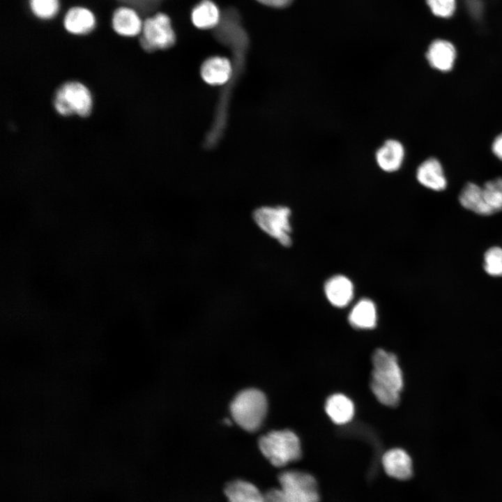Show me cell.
Segmentation results:
<instances>
[{"instance_id": "obj_1", "label": "cell", "mask_w": 502, "mask_h": 502, "mask_svg": "<svg viewBox=\"0 0 502 502\" xmlns=\"http://www.w3.org/2000/svg\"><path fill=\"white\" fill-rule=\"evenodd\" d=\"M372 365L370 387L373 394L381 404L397 406L403 388L402 372L397 357L378 349L373 353Z\"/></svg>"}, {"instance_id": "obj_2", "label": "cell", "mask_w": 502, "mask_h": 502, "mask_svg": "<svg viewBox=\"0 0 502 502\" xmlns=\"http://www.w3.org/2000/svg\"><path fill=\"white\" fill-rule=\"evenodd\" d=\"M267 409L266 396L254 388L242 390L230 404V411L234 422L249 432H256L260 428Z\"/></svg>"}, {"instance_id": "obj_3", "label": "cell", "mask_w": 502, "mask_h": 502, "mask_svg": "<svg viewBox=\"0 0 502 502\" xmlns=\"http://www.w3.org/2000/svg\"><path fill=\"white\" fill-rule=\"evenodd\" d=\"M264 456L276 467H283L301 457V446L297 435L290 430L271 431L259 439Z\"/></svg>"}, {"instance_id": "obj_4", "label": "cell", "mask_w": 502, "mask_h": 502, "mask_svg": "<svg viewBox=\"0 0 502 502\" xmlns=\"http://www.w3.org/2000/svg\"><path fill=\"white\" fill-rule=\"evenodd\" d=\"M291 211L287 206H261L252 213L257 226L266 234L277 240L281 245H291L290 224Z\"/></svg>"}, {"instance_id": "obj_5", "label": "cell", "mask_w": 502, "mask_h": 502, "mask_svg": "<svg viewBox=\"0 0 502 502\" xmlns=\"http://www.w3.org/2000/svg\"><path fill=\"white\" fill-rule=\"evenodd\" d=\"M54 106L63 116L77 114L87 116L92 107V98L89 89L78 82H68L56 91Z\"/></svg>"}, {"instance_id": "obj_6", "label": "cell", "mask_w": 502, "mask_h": 502, "mask_svg": "<svg viewBox=\"0 0 502 502\" xmlns=\"http://www.w3.org/2000/svg\"><path fill=\"white\" fill-rule=\"evenodd\" d=\"M278 481L288 502H320L318 484L312 475L287 470L280 473Z\"/></svg>"}, {"instance_id": "obj_7", "label": "cell", "mask_w": 502, "mask_h": 502, "mask_svg": "<svg viewBox=\"0 0 502 502\" xmlns=\"http://www.w3.org/2000/svg\"><path fill=\"white\" fill-rule=\"evenodd\" d=\"M175 40V33L167 15L158 13L143 23L139 41L144 50L153 52L167 49L173 46Z\"/></svg>"}, {"instance_id": "obj_8", "label": "cell", "mask_w": 502, "mask_h": 502, "mask_svg": "<svg viewBox=\"0 0 502 502\" xmlns=\"http://www.w3.org/2000/svg\"><path fill=\"white\" fill-rule=\"evenodd\" d=\"M381 464L385 472L393 478L404 480L412 476L411 457L401 448H393L384 452Z\"/></svg>"}, {"instance_id": "obj_9", "label": "cell", "mask_w": 502, "mask_h": 502, "mask_svg": "<svg viewBox=\"0 0 502 502\" xmlns=\"http://www.w3.org/2000/svg\"><path fill=\"white\" fill-rule=\"evenodd\" d=\"M404 155L403 144L397 139H388L376 150L375 160L382 171L393 173L400 169Z\"/></svg>"}, {"instance_id": "obj_10", "label": "cell", "mask_w": 502, "mask_h": 502, "mask_svg": "<svg viewBox=\"0 0 502 502\" xmlns=\"http://www.w3.org/2000/svg\"><path fill=\"white\" fill-rule=\"evenodd\" d=\"M324 292L327 299L333 306L344 307L353 297V285L346 276L334 275L325 283Z\"/></svg>"}, {"instance_id": "obj_11", "label": "cell", "mask_w": 502, "mask_h": 502, "mask_svg": "<svg viewBox=\"0 0 502 502\" xmlns=\"http://www.w3.org/2000/svg\"><path fill=\"white\" fill-rule=\"evenodd\" d=\"M426 57L433 68L443 72L450 71L456 57L455 48L447 40H436L430 44Z\"/></svg>"}, {"instance_id": "obj_12", "label": "cell", "mask_w": 502, "mask_h": 502, "mask_svg": "<svg viewBox=\"0 0 502 502\" xmlns=\"http://www.w3.org/2000/svg\"><path fill=\"white\" fill-rule=\"evenodd\" d=\"M416 178L422 185L435 191L443 190L447 185L442 166L434 158L424 160L418 167Z\"/></svg>"}, {"instance_id": "obj_13", "label": "cell", "mask_w": 502, "mask_h": 502, "mask_svg": "<svg viewBox=\"0 0 502 502\" xmlns=\"http://www.w3.org/2000/svg\"><path fill=\"white\" fill-rule=\"evenodd\" d=\"M232 69L230 61L225 57L213 56L204 61L201 68L203 79L211 85H222L230 78Z\"/></svg>"}, {"instance_id": "obj_14", "label": "cell", "mask_w": 502, "mask_h": 502, "mask_svg": "<svg viewBox=\"0 0 502 502\" xmlns=\"http://www.w3.org/2000/svg\"><path fill=\"white\" fill-rule=\"evenodd\" d=\"M459 201L461 205L478 215H490L494 211L487 204L482 188L473 183H467L462 188Z\"/></svg>"}, {"instance_id": "obj_15", "label": "cell", "mask_w": 502, "mask_h": 502, "mask_svg": "<svg viewBox=\"0 0 502 502\" xmlns=\"http://www.w3.org/2000/svg\"><path fill=\"white\" fill-rule=\"evenodd\" d=\"M325 410L331 420L337 425L347 423L354 415L353 402L340 393L334 394L327 399Z\"/></svg>"}, {"instance_id": "obj_16", "label": "cell", "mask_w": 502, "mask_h": 502, "mask_svg": "<svg viewBox=\"0 0 502 502\" xmlns=\"http://www.w3.org/2000/svg\"><path fill=\"white\" fill-rule=\"evenodd\" d=\"M225 493L229 502H265L264 494L254 485L243 480L229 482Z\"/></svg>"}, {"instance_id": "obj_17", "label": "cell", "mask_w": 502, "mask_h": 502, "mask_svg": "<svg viewBox=\"0 0 502 502\" xmlns=\"http://www.w3.org/2000/svg\"><path fill=\"white\" fill-rule=\"evenodd\" d=\"M376 309L370 299L360 300L352 308L349 315L350 324L358 329H371L376 324Z\"/></svg>"}, {"instance_id": "obj_18", "label": "cell", "mask_w": 502, "mask_h": 502, "mask_svg": "<svg viewBox=\"0 0 502 502\" xmlns=\"http://www.w3.org/2000/svg\"><path fill=\"white\" fill-rule=\"evenodd\" d=\"M112 25L115 31L119 34L134 36L141 31L143 24L134 10L122 7L114 12Z\"/></svg>"}, {"instance_id": "obj_19", "label": "cell", "mask_w": 502, "mask_h": 502, "mask_svg": "<svg viewBox=\"0 0 502 502\" xmlns=\"http://www.w3.org/2000/svg\"><path fill=\"white\" fill-rule=\"evenodd\" d=\"M221 16L217 6L210 0H203L192 10V22L194 25L202 29L215 28Z\"/></svg>"}, {"instance_id": "obj_20", "label": "cell", "mask_w": 502, "mask_h": 502, "mask_svg": "<svg viewBox=\"0 0 502 502\" xmlns=\"http://www.w3.org/2000/svg\"><path fill=\"white\" fill-rule=\"evenodd\" d=\"M95 24L93 15L89 10L75 7L68 10L64 18L67 31L75 34H83L93 29Z\"/></svg>"}, {"instance_id": "obj_21", "label": "cell", "mask_w": 502, "mask_h": 502, "mask_svg": "<svg viewBox=\"0 0 502 502\" xmlns=\"http://www.w3.org/2000/svg\"><path fill=\"white\" fill-rule=\"evenodd\" d=\"M485 199L494 211H502V177L486 182L482 188Z\"/></svg>"}, {"instance_id": "obj_22", "label": "cell", "mask_w": 502, "mask_h": 502, "mask_svg": "<svg viewBox=\"0 0 502 502\" xmlns=\"http://www.w3.org/2000/svg\"><path fill=\"white\" fill-rule=\"evenodd\" d=\"M484 269L493 277H502V248L494 246L489 248L484 255Z\"/></svg>"}, {"instance_id": "obj_23", "label": "cell", "mask_w": 502, "mask_h": 502, "mask_svg": "<svg viewBox=\"0 0 502 502\" xmlns=\"http://www.w3.org/2000/svg\"><path fill=\"white\" fill-rule=\"evenodd\" d=\"M31 8L33 13L41 18H50L57 12L58 0H31Z\"/></svg>"}, {"instance_id": "obj_24", "label": "cell", "mask_w": 502, "mask_h": 502, "mask_svg": "<svg viewBox=\"0 0 502 502\" xmlns=\"http://www.w3.org/2000/svg\"><path fill=\"white\" fill-rule=\"evenodd\" d=\"M432 12L436 16L448 17L455 10V0H426Z\"/></svg>"}, {"instance_id": "obj_25", "label": "cell", "mask_w": 502, "mask_h": 502, "mask_svg": "<svg viewBox=\"0 0 502 502\" xmlns=\"http://www.w3.org/2000/svg\"><path fill=\"white\" fill-rule=\"evenodd\" d=\"M264 497L265 502H288L280 488L269 489Z\"/></svg>"}, {"instance_id": "obj_26", "label": "cell", "mask_w": 502, "mask_h": 502, "mask_svg": "<svg viewBox=\"0 0 502 502\" xmlns=\"http://www.w3.org/2000/svg\"><path fill=\"white\" fill-rule=\"evenodd\" d=\"M261 4L273 7L284 8L289 6L292 0H256Z\"/></svg>"}, {"instance_id": "obj_27", "label": "cell", "mask_w": 502, "mask_h": 502, "mask_svg": "<svg viewBox=\"0 0 502 502\" xmlns=\"http://www.w3.org/2000/svg\"><path fill=\"white\" fill-rule=\"evenodd\" d=\"M492 149L494 154L502 160V133L498 135L494 140Z\"/></svg>"}]
</instances>
